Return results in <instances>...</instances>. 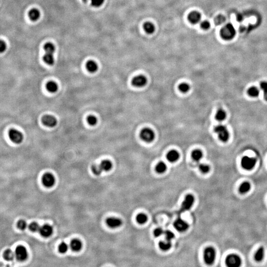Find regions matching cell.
Returning <instances> with one entry per match:
<instances>
[{
    "label": "cell",
    "mask_w": 267,
    "mask_h": 267,
    "mask_svg": "<svg viewBox=\"0 0 267 267\" xmlns=\"http://www.w3.org/2000/svg\"><path fill=\"white\" fill-rule=\"evenodd\" d=\"M44 48L45 51V54L43 57L44 61L48 65L51 66L54 65V54L55 50L54 45L51 43H46Z\"/></svg>",
    "instance_id": "1"
},
{
    "label": "cell",
    "mask_w": 267,
    "mask_h": 267,
    "mask_svg": "<svg viewBox=\"0 0 267 267\" xmlns=\"http://www.w3.org/2000/svg\"><path fill=\"white\" fill-rule=\"evenodd\" d=\"M236 34V31L231 24H227L221 30L220 35L225 40H231Z\"/></svg>",
    "instance_id": "2"
},
{
    "label": "cell",
    "mask_w": 267,
    "mask_h": 267,
    "mask_svg": "<svg viewBox=\"0 0 267 267\" xmlns=\"http://www.w3.org/2000/svg\"><path fill=\"white\" fill-rule=\"evenodd\" d=\"M214 132L218 135L220 141L224 143L228 141L230 138V133L226 126L223 125H218L215 127Z\"/></svg>",
    "instance_id": "3"
},
{
    "label": "cell",
    "mask_w": 267,
    "mask_h": 267,
    "mask_svg": "<svg viewBox=\"0 0 267 267\" xmlns=\"http://www.w3.org/2000/svg\"><path fill=\"white\" fill-rule=\"evenodd\" d=\"M204 260L208 265L213 264L216 258V251L212 247L206 248L204 251Z\"/></svg>",
    "instance_id": "4"
},
{
    "label": "cell",
    "mask_w": 267,
    "mask_h": 267,
    "mask_svg": "<svg viewBox=\"0 0 267 267\" xmlns=\"http://www.w3.org/2000/svg\"><path fill=\"white\" fill-rule=\"evenodd\" d=\"M194 202V197L192 194H188L186 195L184 200L182 204L181 207L179 211V214L184 213L191 208Z\"/></svg>",
    "instance_id": "5"
},
{
    "label": "cell",
    "mask_w": 267,
    "mask_h": 267,
    "mask_svg": "<svg viewBox=\"0 0 267 267\" xmlns=\"http://www.w3.org/2000/svg\"><path fill=\"white\" fill-rule=\"evenodd\" d=\"M8 137L12 142L16 144L22 143L23 140V135L19 131L16 129H11L8 133Z\"/></svg>",
    "instance_id": "6"
},
{
    "label": "cell",
    "mask_w": 267,
    "mask_h": 267,
    "mask_svg": "<svg viewBox=\"0 0 267 267\" xmlns=\"http://www.w3.org/2000/svg\"><path fill=\"white\" fill-rule=\"evenodd\" d=\"M226 264L230 267H238L241 265V260L238 255L232 254L228 255L226 259Z\"/></svg>",
    "instance_id": "7"
},
{
    "label": "cell",
    "mask_w": 267,
    "mask_h": 267,
    "mask_svg": "<svg viewBox=\"0 0 267 267\" xmlns=\"http://www.w3.org/2000/svg\"><path fill=\"white\" fill-rule=\"evenodd\" d=\"M140 137L144 141L147 143H151L155 138V134L151 129L145 128L141 132Z\"/></svg>",
    "instance_id": "8"
},
{
    "label": "cell",
    "mask_w": 267,
    "mask_h": 267,
    "mask_svg": "<svg viewBox=\"0 0 267 267\" xmlns=\"http://www.w3.org/2000/svg\"><path fill=\"white\" fill-rule=\"evenodd\" d=\"M256 163V159L250 157H244L241 159V164L242 168L247 170H250L253 169Z\"/></svg>",
    "instance_id": "9"
},
{
    "label": "cell",
    "mask_w": 267,
    "mask_h": 267,
    "mask_svg": "<svg viewBox=\"0 0 267 267\" xmlns=\"http://www.w3.org/2000/svg\"><path fill=\"white\" fill-rule=\"evenodd\" d=\"M15 257L20 261H23L27 259L28 256L27 251L26 248L22 246L17 247L15 251Z\"/></svg>",
    "instance_id": "10"
},
{
    "label": "cell",
    "mask_w": 267,
    "mask_h": 267,
    "mask_svg": "<svg viewBox=\"0 0 267 267\" xmlns=\"http://www.w3.org/2000/svg\"><path fill=\"white\" fill-rule=\"evenodd\" d=\"M174 226L175 229L179 232H184L189 228L188 223L181 218H179L175 221Z\"/></svg>",
    "instance_id": "11"
},
{
    "label": "cell",
    "mask_w": 267,
    "mask_h": 267,
    "mask_svg": "<svg viewBox=\"0 0 267 267\" xmlns=\"http://www.w3.org/2000/svg\"><path fill=\"white\" fill-rule=\"evenodd\" d=\"M147 80V78L144 75H138L133 78L132 81V84L133 86L136 87L141 88L145 86Z\"/></svg>",
    "instance_id": "12"
},
{
    "label": "cell",
    "mask_w": 267,
    "mask_h": 267,
    "mask_svg": "<svg viewBox=\"0 0 267 267\" xmlns=\"http://www.w3.org/2000/svg\"><path fill=\"white\" fill-rule=\"evenodd\" d=\"M42 183L45 187L47 188L53 187L55 183L54 176L51 173H46L44 175L42 178Z\"/></svg>",
    "instance_id": "13"
},
{
    "label": "cell",
    "mask_w": 267,
    "mask_h": 267,
    "mask_svg": "<svg viewBox=\"0 0 267 267\" xmlns=\"http://www.w3.org/2000/svg\"><path fill=\"white\" fill-rule=\"evenodd\" d=\"M43 124L48 127H54L57 124V120L54 116L51 115H45L42 119Z\"/></svg>",
    "instance_id": "14"
},
{
    "label": "cell",
    "mask_w": 267,
    "mask_h": 267,
    "mask_svg": "<svg viewBox=\"0 0 267 267\" xmlns=\"http://www.w3.org/2000/svg\"><path fill=\"white\" fill-rule=\"evenodd\" d=\"M53 228L48 225H44L40 227L39 232L42 237L48 238L53 233Z\"/></svg>",
    "instance_id": "15"
},
{
    "label": "cell",
    "mask_w": 267,
    "mask_h": 267,
    "mask_svg": "<svg viewBox=\"0 0 267 267\" xmlns=\"http://www.w3.org/2000/svg\"><path fill=\"white\" fill-rule=\"evenodd\" d=\"M107 224L111 228H116L121 226L122 222L121 220L115 217L109 218L107 219Z\"/></svg>",
    "instance_id": "16"
},
{
    "label": "cell",
    "mask_w": 267,
    "mask_h": 267,
    "mask_svg": "<svg viewBox=\"0 0 267 267\" xmlns=\"http://www.w3.org/2000/svg\"><path fill=\"white\" fill-rule=\"evenodd\" d=\"M166 158L169 162L174 163L178 161L180 158V154L177 151L172 150L170 151L166 155Z\"/></svg>",
    "instance_id": "17"
},
{
    "label": "cell",
    "mask_w": 267,
    "mask_h": 267,
    "mask_svg": "<svg viewBox=\"0 0 267 267\" xmlns=\"http://www.w3.org/2000/svg\"><path fill=\"white\" fill-rule=\"evenodd\" d=\"M201 18V17L200 14H199L197 11L191 12L188 17V20L192 24L198 23L200 21Z\"/></svg>",
    "instance_id": "18"
},
{
    "label": "cell",
    "mask_w": 267,
    "mask_h": 267,
    "mask_svg": "<svg viewBox=\"0 0 267 267\" xmlns=\"http://www.w3.org/2000/svg\"><path fill=\"white\" fill-rule=\"evenodd\" d=\"M28 15L29 18L31 20L35 21L39 20V17H40V13L37 9L32 8L29 11Z\"/></svg>",
    "instance_id": "19"
},
{
    "label": "cell",
    "mask_w": 267,
    "mask_h": 267,
    "mask_svg": "<svg viewBox=\"0 0 267 267\" xmlns=\"http://www.w3.org/2000/svg\"><path fill=\"white\" fill-rule=\"evenodd\" d=\"M86 68L89 72L94 73L98 70V65L95 61H89L86 64Z\"/></svg>",
    "instance_id": "20"
},
{
    "label": "cell",
    "mask_w": 267,
    "mask_h": 267,
    "mask_svg": "<svg viewBox=\"0 0 267 267\" xmlns=\"http://www.w3.org/2000/svg\"><path fill=\"white\" fill-rule=\"evenodd\" d=\"M82 242L79 240L75 239L71 242L70 247L72 250L78 251L82 248Z\"/></svg>",
    "instance_id": "21"
},
{
    "label": "cell",
    "mask_w": 267,
    "mask_h": 267,
    "mask_svg": "<svg viewBox=\"0 0 267 267\" xmlns=\"http://www.w3.org/2000/svg\"><path fill=\"white\" fill-rule=\"evenodd\" d=\"M191 157L195 162H199L203 157V153L200 150H194L191 154Z\"/></svg>",
    "instance_id": "22"
},
{
    "label": "cell",
    "mask_w": 267,
    "mask_h": 267,
    "mask_svg": "<svg viewBox=\"0 0 267 267\" xmlns=\"http://www.w3.org/2000/svg\"><path fill=\"white\" fill-rule=\"evenodd\" d=\"M100 165L103 171H108L110 170L112 167V163L110 161L108 160L103 161Z\"/></svg>",
    "instance_id": "23"
},
{
    "label": "cell",
    "mask_w": 267,
    "mask_h": 267,
    "mask_svg": "<svg viewBox=\"0 0 267 267\" xmlns=\"http://www.w3.org/2000/svg\"><path fill=\"white\" fill-rule=\"evenodd\" d=\"M264 248L263 247H261L260 248H259L255 254V260L257 262L261 261L264 257Z\"/></svg>",
    "instance_id": "24"
},
{
    "label": "cell",
    "mask_w": 267,
    "mask_h": 267,
    "mask_svg": "<svg viewBox=\"0 0 267 267\" xmlns=\"http://www.w3.org/2000/svg\"><path fill=\"white\" fill-rule=\"evenodd\" d=\"M159 248L163 251H167L170 249L172 244L170 241H161L159 242Z\"/></svg>",
    "instance_id": "25"
},
{
    "label": "cell",
    "mask_w": 267,
    "mask_h": 267,
    "mask_svg": "<svg viewBox=\"0 0 267 267\" xmlns=\"http://www.w3.org/2000/svg\"><path fill=\"white\" fill-rule=\"evenodd\" d=\"M227 114L225 111L222 109H219L215 115V118L218 121H223L226 119Z\"/></svg>",
    "instance_id": "26"
},
{
    "label": "cell",
    "mask_w": 267,
    "mask_h": 267,
    "mask_svg": "<svg viewBox=\"0 0 267 267\" xmlns=\"http://www.w3.org/2000/svg\"><path fill=\"white\" fill-rule=\"evenodd\" d=\"M250 184L247 182H245L241 185L239 188V191L241 194H245L248 192L250 190Z\"/></svg>",
    "instance_id": "27"
},
{
    "label": "cell",
    "mask_w": 267,
    "mask_h": 267,
    "mask_svg": "<svg viewBox=\"0 0 267 267\" xmlns=\"http://www.w3.org/2000/svg\"><path fill=\"white\" fill-rule=\"evenodd\" d=\"M47 89L51 93H55L58 90V85L57 83L53 81L48 82L46 86Z\"/></svg>",
    "instance_id": "28"
},
{
    "label": "cell",
    "mask_w": 267,
    "mask_h": 267,
    "mask_svg": "<svg viewBox=\"0 0 267 267\" xmlns=\"http://www.w3.org/2000/svg\"><path fill=\"white\" fill-rule=\"evenodd\" d=\"M166 170H167V165L163 162H159L155 167V170L157 172V173L159 174L165 173Z\"/></svg>",
    "instance_id": "29"
},
{
    "label": "cell",
    "mask_w": 267,
    "mask_h": 267,
    "mask_svg": "<svg viewBox=\"0 0 267 267\" xmlns=\"http://www.w3.org/2000/svg\"><path fill=\"white\" fill-rule=\"evenodd\" d=\"M144 30L147 33L152 34L155 31V27L151 22H146L144 25Z\"/></svg>",
    "instance_id": "30"
},
{
    "label": "cell",
    "mask_w": 267,
    "mask_h": 267,
    "mask_svg": "<svg viewBox=\"0 0 267 267\" xmlns=\"http://www.w3.org/2000/svg\"><path fill=\"white\" fill-rule=\"evenodd\" d=\"M247 93L249 96L253 98H256L259 96L260 94V91L259 89L256 87H251L249 88L248 90Z\"/></svg>",
    "instance_id": "31"
},
{
    "label": "cell",
    "mask_w": 267,
    "mask_h": 267,
    "mask_svg": "<svg viewBox=\"0 0 267 267\" xmlns=\"http://www.w3.org/2000/svg\"><path fill=\"white\" fill-rule=\"evenodd\" d=\"M147 217L144 213H140L136 217V221L139 224H144L147 221Z\"/></svg>",
    "instance_id": "32"
},
{
    "label": "cell",
    "mask_w": 267,
    "mask_h": 267,
    "mask_svg": "<svg viewBox=\"0 0 267 267\" xmlns=\"http://www.w3.org/2000/svg\"><path fill=\"white\" fill-rule=\"evenodd\" d=\"M15 256V253L10 249L5 251L4 253V257L5 260L9 261L13 260Z\"/></svg>",
    "instance_id": "33"
},
{
    "label": "cell",
    "mask_w": 267,
    "mask_h": 267,
    "mask_svg": "<svg viewBox=\"0 0 267 267\" xmlns=\"http://www.w3.org/2000/svg\"><path fill=\"white\" fill-rule=\"evenodd\" d=\"M198 169L201 173L206 174L209 172L210 170V168L208 165L206 164L200 163L198 165Z\"/></svg>",
    "instance_id": "34"
},
{
    "label": "cell",
    "mask_w": 267,
    "mask_h": 267,
    "mask_svg": "<svg viewBox=\"0 0 267 267\" xmlns=\"http://www.w3.org/2000/svg\"><path fill=\"white\" fill-rule=\"evenodd\" d=\"M179 90L182 93H187L190 90V86L188 84L186 83H181L179 86Z\"/></svg>",
    "instance_id": "35"
},
{
    "label": "cell",
    "mask_w": 267,
    "mask_h": 267,
    "mask_svg": "<svg viewBox=\"0 0 267 267\" xmlns=\"http://www.w3.org/2000/svg\"><path fill=\"white\" fill-rule=\"evenodd\" d=\"M225 21H226V18L224 15H219L215 18L214 22L216 25H219L224 23Z\"/></svg>",
    "instance_id": "36"
},
{
    "label": "cell",
    "mask_w": 267,
    "mask_h": 267,
    "mask_svg": "<svg viewBox=\"0 0 267 267\" xmlns=\"http://www.w3.org/2000/svg\"><path fill=\"white\" fill-rule=\"evenodd\" d=\"M40 228V227L36 222H33V223H31L29 225V230H30L31 231H32V232L39 231Z\"/></svg>",
    "instance_id": "37"
},
{
    "label": "cell",
    "mask_w": 267,
    "mask_h": 267,
    "mask_svg": "<svg viewBox=\"0 0 267 267\" xmlns=\"http://www.w3.org/2000/svg\"><path fill=\"white\" fill-rule=\"evenodd\" d=\"M92 170L93 173L96 175H99L103 172L101 168L100 167V165L95 164L93 165L92 167Z\"/></svg>",
    "instance_id": "38"
},
{
    "label": "cell",
    "mask_w": 267,
    "mask_h": 267,
    "mask_svg": "<svg viewBox=\"0 0 267 267\" xmlns=\"http://www.w3.org/2000/svg\"><path fill=\"white\" fill-rule=\"evenodd\" d=\"M164 234L166 241H171L173 240V238H175L174 234L170 231H168V230L164 231Z\"/></svg>",
    "instance_id": "39"
},
{
    "label": "cell",
    "mask_w": 267,
    "mask_h": 267,
    "mask_svg": "<svg viewBox=\"0 0 267 267\" xmlns=\"http://www.w3.org/2000/svg\"><path fill=\"white\" fill-rule=\"evenodd\" d=\"M261 88L264 92V98L267 101V82L263 81L260 84Z\"/></svg>",
    "instance_id": "40"
},
{
    "label": "cell",
    "mask_w": 267,
    "mask_h": 267,
    "mask_svg": "<svg viewBox=\"0 0 267 267\" xmlns=\"http://www.w3.org/2000/svg\"><path fill=\"white\" fill-rule=\"evenodd\" d=\"M87 122L91 126H94L96 125V124L98 122L97 118L93 115H90L87 118Z\"/></svg>",
    "instance_id": "41"
},
{
    "label": "cell",
    "mask_w": 267,
    "mask_h": 267,
    "mask_svg": "<svg viewBox=\"0 0 267 267\" xmlns=\"http://www.w3.org/2000/svg\"><path fill=\"white\" fill-rule=\"evenodd\" d=\"M68 245L65 242H62L58 247L59 251L61 253H65L68 250Z\"/></svg>",
    "instance_id": "42"
},
{
    "label": "cell",
    "mask_w": 267,
    "mask_h": 267,
    "mask_svg": "<svg viewBox=\"0 0 267 267\" xmlns=\"http://www.w3.org/2000/svg\"><path fill=\"white\" fill-rule=\"evenodd\" d=\"M17 227L18 228L21 230H24L27 228V224L25 221L24 220H20L17 222Z\"/></svg>",
    "instance_id": "43"
},
{
    "label": "cell",
    "mask_w": 267,
    "mask_h": 267,
    "mask_svg": "<svg viewBox=\"0 0 267 267\" xmlns=\"http://www.w3.org/2000/svg\"><path fill=\"white\" fill-rule=\"evenodd\" d=\"M164 233V231L163 230L160 228H156L154 231V235L156 238L161 237L162 234H163Z\"/></svg>",
    "instance_id": "44"
},
{
    "label": "cell",
    "mask_w": 267,
    "mask_h": 267,
    "mask_svg": "<svg viewBox=\"0 0 267 267\" xmlns=\"http://www.w3.org/2000/svg\"><path fill=\"white\" fill-rule=\"evenodd\" d=\"M200 26L204 30H208L210 27V24L208 21H203L201 22Z\"/></svg>",
    "instance_id": "45"
},
{
    "label": "cell",
    "mask_w": 267,
    "mask_h": 267,
    "mask_svg": "<svg viewBox=\"0 0 267 267\" xmlns=\"http://www.w3.org/2000/svg\"><path fill=\"white\" fill-rule=\"evenodd\" d=\"M7 44L4 41L0 40V53H3L7 50Z\"/></svg>",
    "instance_id": "46"
},
{
    "label": "cell",
    "mask_w": 267,
    "mask_h": 267,
    "mask_svg": "<svg viewBox=\"0 0 267 267\" xmlns=\"http://www.w3.org/2000/svg\"><path fill=\"white\" fill-rule=\"evenodd\" d=\"M104 0H92V4L94 7H98L104 3Z\"/></svg>",
    "instance_id": "47"
}]
</instances>
